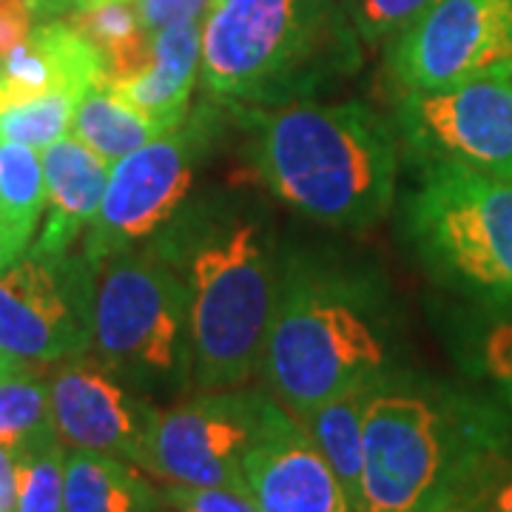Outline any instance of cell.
<instances>
[{"instance_id": "obj_1", "label": "cell", "mask_w": 512, "mask_h": 512, "mask_svg": "<svg viewBox=\"0 0 512 512\" xmlns=\"http://www.w3.org/2000/svg\"><path fill=\"white\" fill-rule=\"evenodd\" d=\"M512 470L495 393L396 367L365 407V512H473Z\"/></svg>"}, {"instance_id": "obj_2", "label": "cell", "mask_w": 512, "mask_h": 512, "mask_svg": "<svg viewBox=\"0 0 512 512\" xmlns=\"http://www.w3.org/2000/svg\"><path fill=\"white\" fill-rule=\"evenodd\" d=\"M399 322L387 285L362 265L288 254L259 376L291 416L373 384L399 362Z\"/></svg>"}, {"instance_id": "obj_3", "label": "cell", "mask_w": 512, "mask_h": 512, "mask_svg": "<svg viewBox=\"0 0 512 512\" xmlns=\"http://www.w3.org/2000/svg\"><path fill=\"white\" fill-rule=\"evenodd\" d=\"M251 160L296 214L333 228H367L390 211L399 134L365 103L299 100L251 111Z\"/></svg>"}, {"instance_id": "obj_4", "label": "cell", "mask_w": 512, "mask_h": 512, "mask_svg": "<svg viewBox=\"0 0 512 512\" xmlns=\"http://www.w3.org/2000/svg\"><path fill=\"white\" fill-rule=\"evenodd\" d=\"M151 245L177 262L191 293L194 390H234L259 376L282 262L274 234L248 211H200Z\"/></svg>"}, {"instance_id": "obj_5", "label": "cell", "mask_w": 512, "mask_h": 512, "mask_svg": "<svg viewBox=\"0 0 512 512\" xmlns=\"http://www.w3.org/2000/svg\"><path fill=\"white\" fill-rule=\"evenodd\" d=\"M356 40L342 0H211L202 18V86L231 109H279L353 69Z\"/></svg>"}, {"instance_id": "obj_6", "label": "cell", "mask_w": 512, "mask_h": 512, "mask_svg": "<svg viewBox=\"0 0 512 512\" xmlns=\"http://www.w3.org/2000/svg\"><path fill=\"white\" fill-rule=\"evenodd\" d=\"M92 353L163 407L194 390L191 293L157 245L128 248L100 265Z\"/></svg>"}, {"instance_id": "obj_7", "label": "cell", "mask_w": 512, "mask_h": 512, "mask_svg": "<svg viewBox=\"0 0 512 512\" xmlns=\"http://www.w3.org/2000/svg\"><path fill=\"white\" fill-rule=\"evenodd\" d=\"M407 234L441 282L493 308H512V180L456 163H421Z\"/></svg>"}, {"instance_id": "obj_8", "label": "cell", "mask_w": 512, "mask_h": 512, "mask_svg": "<svg viewBox=\"0 0 512 512\" xmlns=\"http://www.w3.org/2000/svg\"><path fill=\"white\" fill-rule=\"evenodd\" d=\"M220 120L211 100L177 128L111 165L100 211L80 251L97 271L109 256L157 239L183 214L202 160L217 140Z\"/></svg>"}, {"instance_id": "obj_9", "label": "cell", "mask_w": 512, "mask_h": 512, "mask_svg": "<svg viewBox=\"0 0 512 512\" xmlns=\"http://www.w3.org/2000/svg\"><path fill=\"white\" fill-rule=\"evenodd\" d=\"M97 268L83 254H26L0 271V350L57 365L92 350Z\"/></svg>"}, {"instance_id": "obj_10", "label": "cell", "mask_w": 512, "mask_h": 512, "mask_svg": "<svg viewBox=\"0 0 512 512\" xmlns=\"http://www.w3.org/2000/svg\"><path fill=\"white\" fill-rule=\"evenodd\" d=\"M268 402V393L234 387L194 390L165 404L148 436L143 473L163 484L248 493L242 458L262 430Z\"/></svg>"}, {"instance_id": "obj_11", "label": "cell", "mask_w": 512, "mask_h": 512, "mask_svg": "<svg viewBox=\"0 0 512 512\" xmlns=\"http://www.w3.org/2000/svg\"><path fill=\"white\" fill-rule=\"evenodd\" d=\"M396 134L421 163L512 180V63L436 92H402Z\"/></svg>"}, {"instance_id": "obj_12", "label": "cell", "mask_w": 512, "mask_h": 512, "mask_svg": "<svg viewBox=\"0 0 512 512\" xmlns=\"http://www.w3.org/2000/svg\"><path fill=\"white\" fill-rule=\"evenodd\" d=\"M512 63V0H430L393 37L402 92H436Z\"/></svg>"}, {"instance_id": "obj_13", "label": "cell", "mask_w": 512, "mask_h": 512, "mask_svg": "<svg viewBox=\"0 0 512 512\" xmlns=\"http://www.w3.org/2000/svg\"><path fill=\"white\" fill-rule=\"evenodd\" d=\"M49 399L66 447L126 458L143 470L148 436L163 404L131 387L92 350L49 365Z\"/></svg>"}, {"instance_id": "obj_14", "label": "cell", "mask_w": 512, "mask_h": 512, "mask_svg": "<svg viewBox=\"0 0 512 512\" xmlns=\"http://www.w3.org/2000/svg\"><path fill=\"white\" fill-rule=\"evenodd\" d=\"M242 473L259 512H356L302 421L276 399L265 407Z\"/></svg>"}, {"instance_id": "obj_15", "label": "cell", "mask_w": 512, "mask_h": 512, "mask_svg": "<svg viewBox=\"0 0 512 512\" xmlns=\"http://www.w3.org/2000/svg\"><path fill=\"white\" fill-rule=\"evenodd\" d=\"M109 83L103 57L66 18L43 20L0 60V111L66 89L77 97Z\"/></svg>"}, {"instance_id": "obj_16", "label": "cell", "mask_w": 512, "mask_h": 512, "mask_svg": "<svg viewBox=\"0 0 512 512\" xmlns=\"http://www.w3.org/2000/svg\"><path fill=\"white\" fill-rule=\"evenodd\" d=\"M40 160L46 177V208L43 228L29 251L66 254L97 217L111 165L72 134L43 148Z\"/></svg>"}, {"instance_id": "obj_17", "label": "cell", "mask_w": 512, "mask_h": 512, "mask_svg": "<svg viewBox=\"0 0 512 512\" xmlns=\"http://www.w3.org/2000/svg\"><path fill=\"white\" fill-rule=\"evenodd\" d=\"M202 20H183L151 32V57L143 72L109 83L154 126L171 131L191 114V94L200 77Z\"/></svg>"}, {"instance_id": "obj_18", "label": "cell", "mask_w": 512, "mask_h": 512, "mask_svg": "<svg viewBox=\"0 0 512 512\" xmlns=\"http://www.w3.org/2000/svg\"><path fill=\"white\" fill-rule=\"evenodd\" d=\"M157 490L126 458L74 450L66 453V512H163Z\"/></svg>"}, {"instance_id": "obj_19", "label": "cell", "mask_w": 512, "mask_h": 512, "mask_svg": "<svg viewBox=\"0 0 512 512\" xmlns=\"http://www.w3.org/2000/svg\"><path fill=\"white\" fill-rule=\"evenodd\" d=\"M373 384H359L299 416L356 512H365V407Z\"/></svg>"}, {"instance_id": "obj_20", "label": "cell", "mask_w": 512, "mask_h": 512, "mask_svg": "<svg viewBox=\"0 0 512 512\" xmlns=\"http://www.w3.org/2000/svg\"><path fill=\"white\" fill-rule=\"evenodd\" d=\"M163 134V128L154 126L146 114L126 103L109 83L94 86L77 100L72 137L92 148L94 154H100L109 165Z\"/></svg>"}, {"instance_id": "obj_21", "label": "cell", "mask_w": 512, "mask_h": 512, "mask_svg": "<svg viewBox=\"0 0 512 512\" xmlns=\"http://www.w3.org/2000/svg\"><path fill=\"white\" fill-rule=\"evenodd\" d=\"M69 23L103 57L109 83L143 72L151 57V35L137 15L134 0H109L103 6L69 15Z\"/></svg>"}, {"instance_id": "obj_22", "label": "cell", "mask_w": 512, "mask_h": 512, "mask_svg": "<svg viewBox=\"0 0 512 512\" xmlns=\"http://www.w3.org/2000/svg\"><path fill=\"white\" fill-rule=\"evenodd\" d=\"M46 208V177L37 148L0 143V228L23 256Z\"/></svg>"}, {"instance_id": "obj_23", "label": "cell", "mask_w": 512, "mask_h": 512, "mask_svg": "<svg viewBox=\"0 0 512 512\" xmlns=\"http://www.w3.org/2000/svg\"><path fill=\"white\" fill-rule=\"evenodd\" d=\"M55 433L49 367L26 362L6 367L0 373V447L23 450Z\"/></svg>"}, {"instance_id": "obj_24", "label": "cell", "mask_w": 512, "mask_h": 512, "mask_svg": "<svg viewBox=\"0 0 512 512\" xmlns=\"http://www.w3.org/2000/svg\"><path fill=\"white\" fill-rule=\"evenodd\" d=\"M66 453L69 447L57 433L26 444L23 450H15V512H66Z\"/></svg>"}, {"instance_id": "obj_25", "label": "cell", "mask_w": 512, "mask_h": 512, "mask_svg": "<svg viewBox=\"0 0 512 512\" xmlns=\"http://www.w3.org/2000/svg\"><path fill=\"white\" fill-rule=\"evenodd\" d=\"M77 100L80 97L74 92L55 89L29 103L0 111V143H20L43 151L57 140L69 137Z\"/></svg>"}, {"instance_id": "obj_26", "label": "cell", "mask_w": 512, "mask_h": 512, "mask_svg": "<svg viewBox=\"0 0 512 512\" xmlns=\"http://www.w3.org/2000/svg\"><path fill=\"white\" fill-rule=\"evenodd\" d=\"M473 367L512 413V319H495L478 333Z\"/></svg>"}, {"instance_id": "obj_27", "label": "cell", "mask_w": 512, "mask_h": 512, "mask_svg": "<svg viewBox=\"0 0 512 512\" xmlns=\"http://www.w3.org/2000/svg\"><path fill=\"white\" fill-rule=\"evenodd\" d=\"M356 35L367 43L396 37L430 0H342Z\"/></svg>"}, {"instance_id": "obj_28", "label": "cell", "mask_w": 512, "mask_h": 512, "mask_svg": "<svg viewBox=\"0 0 512 512\" xmlns=\"http://www.w3.org/2000/svg\"><path fill=\"white\" fill-rule=\"evenodd\" d=\"M163 498L171 512H259L251 495L228 487L163 484Z\"/></svg>"}, {"instance_id": "obj_29", "label": "cell", "mask_w": 512, "mask_h": 512, "mask_svg": "<svg viewBox=\"0 0 512 512\" xmlns=\"http://www.w3.org/2000/svg\"><path fill=\"white\" fill-rule=\"evenodd\" d=\"M208 3L211 0H134L148 35L183 20H202L208 12Z\"/></svg>"}, {"instance_id": "obj_30", "label": "cell", "mask_w": 512, "mask_h": 512, "mask_svg": "<svg viewBox=\"0 0 512 512\" xmlns=\"http://www.w3.org/2000/svg\"><path fill=\"white\" fill-rule=\"evenodd\" d=\"M37 26L32 0H0V60L18 49Z\"/></svg>"}, {"instance_id": "obj_31", "label": "cell", "mask_w": 512, "mask_h": 512, "mask_svg": "<svg viewBox=\"0 0 512 512\" xmlns=\"http://www.w3.org/2000/svg\"><path fill=\"white\" fill-rule=\"evenodd\" d=\"M18 504V467L15 450L0 447V512H15Z\"/></svg>"}, {"instance_id": "obj_32", "label": "cell", "mask_w": 512, "mask_h": 512, "mask_svg": "<svg viewBox=\"0 0 512 512\" xmlns=\"http://www.w3.org/2000/svg\"><path fill=\"white\" fill-rule=\"evenodd\" d=\"M473 512H512V470L498 478V484L481 498Z\"/></svg>"}, {"instance_id": "obj_33", "label": "cell", "mask_w": 512, "mask_h": 512, "mask_svg": "<svg viewBox=\"0 0 512 512\" xmlns=\"http://www.w3.org/2000/svg\"><path fill=\"white\" fill-rule=\"evenodd\" d=\"M32 6H35L37 23H43V20L69 18L74 12V0H32Z\"/></svg>"}, {"instance_id": "obj_34", "label": "cell", "mask_w": 512, "mask_h": 512, "mask_svg": "<svg viewBox=\"0 0 512 512\" xmlns=\"http://www.w3.org/2000/svg\"><path fill=\"white\" fill-rule=\"evenodd\" d=\"M20 256L15 254V248L9 245V239H6V234H3V228H0V271L3 268H9L12 262H18Z\"/></svg>"}, {"instance_id": "obj_35", "label": "cell", "mask_w": 512, "mask_h": 512, "mask_svg": "<svg viewBox=\"0 0 512 512\" xmlns=\"http://www.w3.org/2000/svg\"><path fill=\"white\" fill-rule=\"evenodd\" d=\"M109 0H74V12H83V9H94V6H103ZM72 12V15H74Z\"/></svg>"}, {"instance_id": "obj_36", "label": "cell", "mask_w": 512, "mask_h": 512, "mask_svg": "<svg viewBox=\"0 0 512 512\" xmlns=\"http://www.w3.org/2000/svg\"><path fill=\"white\" fill-rule=\"evenodd\" d=\"M12 365H18V359H12V356H6V353L0 350V373H3L6 367H12Z\"/></svg>"}]
</instances>
